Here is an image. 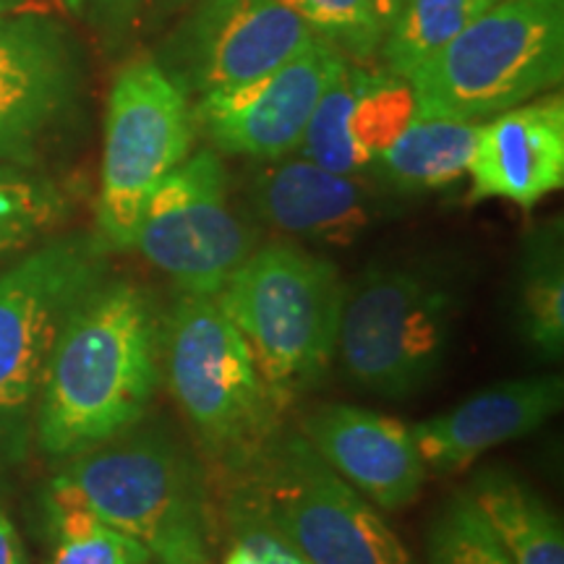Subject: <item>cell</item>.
<instances>
[{"mask_svg":"<svg viewBox=\"0 0 564 564\" xmlns=\"http://www.w3.org/2000/svg\"><path fill=\"white\" fill-rule=\"evenodd\" d=\"M76 91L74 42L32 11L0 17V162L32 165Z\"/></svg>","mask_w":564,"mask_h":564,"instance_id":"4fadbf2b","label":"cell"},{"mask_svg":"<svg viewBox=\"0 0 564 564\" xmlns=\"http://www.w3.org/2000/svg\"><path fill=\"white\" fill-rule=\"evenodd\" d=\"M220 564H264V562L259 560V556L253 554L249 546L241 544V541H236V544L230 546V552L225 554V560Z\"/></svg>","mask_w":564,"mask_h":564,"instance_id":"1f68e13d","label":"cell"},{"mask_svg":"<svg viewBox=\"0 0 564 564\" xmlns=\"http://www.w3.org/2000/svg\"><path fill=\"white\" fill-rule=\"evenodd\" d=\"M63 217L66 199L51 178L0 162V267L37 246Z\"/></svg>","mask_w":564,"mask_h":564,"instance_id":"7402d4cb","label":"cell"},{"mask_svg":"<svg viewBox=\"0 0 564 564\" xmlns=\"http://www.w3.org/2000/svg\"><path fill=\"white\" fill-rule=\"evenodd\" d=\"M105 253L100 238L76 232L0 270V474L26 455L53 345L70 308L108 272Z\"/></svg>","mask_w":564,"mask_h":564,"instance_id":"8992f818","label":"cell"},{"mask_svg":"<svg viewBox=\"0 0 564 564\" xmlns=\"http://www.w3.org/2000/svg\"><path fill=\"white\" fill-rule=\"evenodd\" d=\"M87 6L105 45L118 47L137 24L144 0H84V9Z\"/></svg>","mask_w":564,"mask_h":564,"instance_id":"f546056e","label":"cell"},{"mask_svg":"<svg viewBox=\"0 0 564 564\" xmlns=\"http://www.w3.org/2000/svg\"><path fill=\"white\" fill-rule=\"evenodd\" d=\"M165 314L147 288L100 280L63 322L42 384L34 440L74 457L144 421L162 379Z\"/></svg>","mask_w":564,"mask_h":564,"instance_id":"6da1fadb","label":"cell"},{"mask_svg":"<svg viewBox=\"0 0 564 564\" xmlns=\"http://www.w3.org/2000/svg\"><path fill=\"white\" fill-rule=\"evenodd\" d=\"M465 494L514 564H564L560 514L523 478L505 468H484Z\"/></svg>","mask_w":564,"mask_h":564,"instance_id":"d6986e66","label":"cell"},{"mask_svg":"<svg viewBox=\"0 0 564 564\" xmlns=\"http://www.w3.org/2000/svg\"><path fill=\"white\" fill-rule=\"evenodd\" d=\"M303 440L377 510L400 512L426 481L411 426L394 415L356 405H322L303 419Z\"/></svg>","mask_w":564,"mask_h":564,"instance_id":"5bb4252c","label":"cell"},{"mask_svg":"<svg viewBox=\"0 0 564 564\" xmlns=\"http://www.w3.org/2000/svg\"><path fill=\"white\" fill-rule=\"evenodd\" d=\"M312 26L316 37L333 42L345 58L366 63L379 53L384 17L377 0H285Z\"/></svg>","mask_w":564,"mask_h":564,"instance_id":"484cf974","label":"cell"},{"mask_svg":"<svg viewBox=\"0 0 564 564\" xmlns=\"http://www.w3.org/2000/svg\"><path fill=\"white\" fill-rule=\"evenodd\" d=\"M194 105L160 63L139 55L112 79L105 112L97 238L108 251L131 249L154 188L192 154Z\"/></svg>","mask_w":564,"mask_h":564,"instance_id":"ba28073f","label":"cell"},{"mask_svg":"<svg viewBox=\"0 0 564 564\" xmlns=\"http://www.w3.org/2000/svg\"><path fill=\"white\" fill-rule=\"evenodd\" d=\"M0 564H30L24 541L13 525V520L0 510Z\"/></svg>","mask_w":564,"mask_h":564,"instance_id":"4dcf8cb0","label":"cell"},{"mask_svg":"<svg viewBox=\"0 0 564 564\" xmlns=\"http://www.w3.org/2000/svg\"><path fill=\"white\" fill-rule=\"evenodd\" d=\"M470 199H505L533 209L564 186V100L544 95L478 126Z\"/></svg>","mask_w":564,"mask_h":564,"instance_id":"2e32d148","label":"cell"},{"mask_svg":"<svg viewBox=\"0 0 564 564\" xmlns=\"http://www.w3.org/2000/svg\"><path fill=\"white\" fill-rule=\"evenodd\" d=\"M251 204L270 228L322 246L356 243L382 212L364 178L291 154L253 175Z\"/></svg>","mask_w":564,"mask_h":564,"instance_id":"e0dca14e","label":"cell"},{"mask_svg":"<svg viewBox=\"0 0 564 564\" xmlns=\"http://www.w3.org/2000/svg\"><path fill=\"white\" fill-rule=\"evenodd\" d=\"M345 282L335 262L278 241L253 249L215 295L280 400L312 390L337 352Z\"/></svg>","mask_w":564,"mask_h":564,"instance_id":"3957f363","label":"cell"},{"mask_svg":"<svg viewBox=\"0 0 564 564\" xmlns=\"http://www.w3.org/2000/svg\"><path fill=\"white\" fill-rule=\"evenodd\" d=\"M426 549L429 564H514L465 491L436 512Z\"/></svg>","mask_w":564,"mask_h":564,"instance_id":"4316f807","label":"cell"},{"mask_svg":"<svg viewBox=\"0 0 564 564\" xmlns=\"http://www.w3.org/2000/svg\"><path fill=\"white\" fill-rule=\"evenodd\" d=\"M314 37L285 0H192L154 61L199 100L270 74Z\"/></svg>","mask_w":564,"mask_h":564,"instance_id":"8fae6325","label":"cell"},{"mask_svg":"<svg viewBox=\"0 0 564 564\" xmlns=\"http://www.w3.org/2000/svg\"><path fill=\"white\" fill-rule=\"evenodd\" d=\"M476 121L419 116L371 160L369 171L384 192L415 196L453 186L468 175L478 137Z\"/></svg>","mask_w":564,"mask_h":564,"instance_id":"ac0fdd59","label":"cell"},{"mask_svg":"<svg viewBox=\"0 0 564 564\" xmlns=\"http://www.w3.org/2000/svg\"><path fill=\"white\" fill-rule=\"evenodd\" d=\"M192 3V0H162V6H165L167 11H175V9H186V6Z\"/></svg>","mask_w":564,"mask_h":564,"instance_id":"e575fe53","label":"cell"},{"mask_svg":"<svg viewBox=\"0 0 564 564\" xmlns=\"http://www.w3.org/2000/svg\"><path fill=\"white\" fill-rule=\"evenodd\" d=\"M53 531L51 564H150V546L100 523L79 507H47Z\"/></svg>","mask_w":564,"mask_h":564,"instance_id":"d4e9b609","label":"cell"},{"mask_svg":"<svg viewBox=\"0 0 564 564\" xmlns=\"http://www.w3.org/2000/svg\"><path fill=\"white\" fill-rule=\"evenodd\" d=\"M228 520L236 541L249 546L264 564H312L306 556L295 552L238 491L232 494L228 505Z\"/></svg>","mask_w":564,"mask_h":564,"instance_id":"83f0119b","label":"cell"},{"mask_svg":"<svg viewBox=\"0 0 564 564\" xmlns=\"http://www.w3.org/2000/svg\"><path fill=\"white\" fill-rule=\"evenodd\" d=\"M564 76V0H502L411 74L415 112L476 121L535 100Z\"/></svg>","mask_w":564,"mask_h":564,"instance_id":"5b68a950","label":"cell"},{"mask_svg":"<svg viewBox=\"0 0 564 564\" xmlns=\"http://www.w3.org/2000/svg\"><path fill=\"white\" fill-rule=\"evenodd\" d=\"M26 9V0H0V17L13 11H24Z\"/></svg>","mask_w":564,"mask_h":564,"instance_id":"d6a6232c","label":"cell"},{"mask_svg":"<svg viewBox=\"0 0 564 564\" xmlns=\"http://www.w3.org/2000/svg\"><path fill=\"white\" fill-rule=\"evenodd\" d=\"M68 460L53 478L51 505L79 507L141 544L204 518L199 468L165 429L139 423Z\"/></svg>","mask_w":564,"mask_h":564,"instance_id":"9c48e42d","label":"cell"},{"mask_svg":"<svg viewBox=\"0 0 564 564\" xmlns=\"http://www.w3.org/2000/svg\"><path fill=\"white\" fill-rule=\"evenodd\" d=\"M131 249L167 274L181 293L215 299L257 249V232L232 209L220 154H188L147 202Z\"/></svg>","mask_w":564,"mask_h":564,"instance_id":"30bf717a","label":"cell"},{"mask_svg":"<svg viewBox=\"0 0 564 564\" xmlns=\"http://www.w3.org/2000/svg\"><path fill=\"white\" fill-rule=\"evenodd\" d=\"M415 118L411 82L390 70H369L358 63L356 95H352L348 133L366 160L384 152ZM369 171V167H366Z\"/></svg>","mask_w":564,"mask_h":564,"instance_id":"603a6c76","label":"cell"},{"mask_svg":"<svg viewBox=\"0 0 564 564\" xmlns=\"http://www.w3.org/2000/svg\"><path fill=\"white\" fill-rule=\"evenodd\" d=\"M238 494L312 564H415L377 507L303 434H274L241 470Z\"/></svg>","mask_w":564,"mask_h":564,"instance_id":"52a82bcc","label":"cell"},{"mask_svg":"<svg viewBox=\"0 0 564 564\" xmlns=\"http://www.w3.org/2000/svg\"><path fill=\"white\" fill-rule=\"evenodd\" d=\"M460 312V280L444 267H369L343 291L335 356L358 390L411 398L447 364Z\"/></svg>","mask_w":564,"mask_h":564,"instance_id":"7a4b0ae2","label":"cell"},{"mask_svg":"<svg viewBox=\"0 0 564 564\" xmlns=\"http://www.w3.org/2000/svg\"><path fill=\"white\" fill-rule=\"evenodd\" d=\"M345 63L348 58L333 42L314 37L270 74L199 97L196 131L225 154L264 162L288 158L299 150L316 102Z\"/></svg>","mask_w":564,"mask_h":564,"instance_id":"7c38bea8","label":"cell"},{"mask_svg":"<svg viewBox=\"0 0 564 564\" xmlns=\"http://www.w3.org/2000/svg\"><path fill=\"white\" fill-rule=\"evenodd\" d=\"M162 373L202 447L241 474L278 434L282 400L215 299L183 293L165 314Z\"/></svg>","mask_w":564,"mask_h":564,"instance_id":"277c9868","label":"cell"},{"mask_svg":"<svg viewBox=\"0 0 564 564\" xmlns=\"http://www.w3.org/2000/svg\"><path fill=\"white\" fill-rule=\"evenodd\" d=\"M489 3H502V0H489Z\"/></svg>","mask_w":564,"mask_h":564,"instance_id":"8d00e7d4","label":"cell"},{"mask_svg":"<svg viewBox=\"0 0 564 564\" xmlns=\"http://www.w3.org/2000/svg\"><path fill=\"white\" fill-rule=\"evenodd\" d=\"M63 6H66L68 11H74V13H82L84 11V0H61Z\"/></svg>","mask_w":564,"mask_h":564,"instance_id":"d590c367","label":"cell"},{"mask_svg":"<svg viewBox=\"0 0 564 564\" xmlns=\"http://www.w3.org/2000/svg\"><path fill=\"white\" fill-rule=\"evenodd\" d=\"M489 6V0H398L379 45L387 70L411 79L415 68L453 42Z\"/></svg>","mask_w":564,"mask_h":564,"instance_id":"44dd1931","label":"cell"},{"mask_svg":"<svg viewBox=\"0 0 564 564\" xmlns=\"http://www.w3.org/2000/svg\"><path fill=\"white\" fill-rule=\"evenodd\" d=\"M394 3H398V0H377L379 11H382V17H384V24H387V19H390Z\"/></svg>","mask_w":564,"mask_h":564,"instance_id":"836d02e7","label":"cell"},{"mask_svg":"<svg viewBox=\"0 0 564 564\" xmlns=\"http://www.w3.org/2000/svg\"><path fill=\"white\" fill-rule=\"evenodd\" d=\"M562 400L564 384L556 373L507 379L415 423L411 434L426 470L440 476L457 474L499 444L539 432L560 411Z\"/></svg>","mask_w":564,"mask_h":564,"instance_id":"9a60e30c","label":"cell"},{"mask_svg":"<svg viewBox=\"0 0 564 564\" xmlns=\"http://www.w3.org/2000/svg\"><path fill=\"white\" fill-rule=\"evenodd\" d=\"M150 564H212L204 544V518L183 520L150 546Z\"/></svg>","mask_w":564,"mask_h":564,"instance_id":"f1b7e54d","label":"cell"},{"mask_svg":"<svg viewBox=\"0 0 564 564\" xmlns=\"http://www.w3.org/2000/svg\"><path fill=\"white\" fill-rule=\"evenodd\" d=\"M518 329L523 343L544 361L564 350V251L562 225L549 223L528 232L518 272Z\"/></svg>","mask_w":564,"mask_h":564,"instance_id":"ffe728a7","label":"cell"},{"mask_svg":"<svg viewBox=\"0 0 564 564\" xmlns=\"http://www.w3.org/2000/svg\"><path fill=\"white\" fill-rule=\"evenodd\" d=\"M356 79L358 63L348 61L340 74L329 82V87L324 89L299 144L301 158L345 175H361L369 167V160L352 144L348 133V116L352 95H356Z\"/></svg>","mask_w":564,"mask_h":564,"instance_id":"cb8c5ba5","label":"cell"}]
</instances>
